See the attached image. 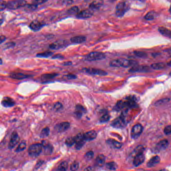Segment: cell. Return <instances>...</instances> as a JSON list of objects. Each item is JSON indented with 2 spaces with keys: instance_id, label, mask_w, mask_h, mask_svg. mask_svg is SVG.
<instances>
[{
  "instance_id": "obj_37",
  "label": "cell",
  "mask_w": 171,
  "mask_h": 171,
  "mask_svg": "<svg viewBox=\"0 0 171 171\" xmlns=\"http://www.w3.org/2000/svg\"><path fill=\"white\" fill-rule=\"evenodd\" d=\"M52 55H53V52H51V51H45V52H42V53L37 54L36 56L37 57L47 58L52 56Z\"/></svg>"
},
{
  "instance_id": "obj_20",
  "label": "cell",
  "mask_w": 171,
  "mask_h": 171,
  "mask_svg": "<svg viewBox=\"0 0 171 171\" xmlns=\"http://www.w3.org/2000/svg\"><path fill=\"white\" fill-rule=\"evenodd\" d=\"M169 145L168 141L167 140H162L158 142L155 147V151L160 152L162 150H164L168 147Z\"/></svg>"
},
{
  "instance_id": "obj_39",
  "label": "cell",
  "mask_w": 171,
  "mask_h": 171,
  "mask_svg": "<svg viewBox=\"0 0 171 171\" xmlns=\"http://www.w3.org/2000/svg\"><path fill=\"white\" fill-rule=\"evenodd\" d=\"M106 167L108 169L111 170H115L118 168V165L114 161H111L107 163L106 164Z\"/></svg>"
},
{
  "instance_id": "obj_47",
  "label": "cell",
  "mask_w": 171,
  "mask_h": 171,
  "mask_svg": "<svg viewBox=\"0 0 171 171\" xmlns=\"http://www.w3.org/2000/svg\"><path fill=\"white\" fill-rule=\"evenodd\" d=\"M169 100H170V99H161V100L157 101V102L156 103V105H157V106H160V105H161V104L165 103H167V102H168Z\"/></svg>"
},
{
  "instance_id": "obj_59",
  "label": "cell",
  "mask_w": 171,
  "mask_h": 171,
  "mask_svg": "<svg viewBox=\"0 0 171 171\" xmlns=\"http://www.w3.org/2000/svg\"><path fill=\"white\" fill-rule=\"evenodd\" d=\"M167 52H168V53L170 55V56H171V49L167 50Z\"/></svg>"
},
{
  "instance_id": "obj_14",
  "label": "cell",
  "mask_w": 171,
  "mask_h": 171,
  "mask_svg": "<svg viewBox=\"0 0 171 171\" xmlns=\"http://www.w3.org/2000/svg\"><path fill=\"white\" fill-rule=\"evenodd\" d=\"M136 98L134 96H129L126 97L125 102L126 108H133L136 106Z\"/></svg>"
},
{
  "instance_id": "obj_46",
  "label": "cell",
  "mask_w": 171,
  "mask_h": 171,
  "mask_svg": "<svg viewBox=\"0 0 171 171\" xmlns=\"http://www.w3.org/2000/svg\"><path fill=\"white\" fill-rule=\"evenodd\" d=\"M53 107L55 111H59L63 107V106H62L61 103L58 102V103H55V104H54Z\"/></svg>"
},
{
  "instance_id": "obj_64",
  "label": "cell",
  "mask_w": 171,
  "mask_h": 171,
  "mask_svg": "<svg viewBox=\"0 0 171 171\" xmlns=\"http://www.w3.org/2000/svg\"><path fill=\"white\" fill-rule=\"evenodd\" d=\"M141 1H142V0H141Z\"/></svg>"
},
{
  "instance_id": "obj_12",
  "label": "cell",
  "mask_w": 171,
  "mask_h": 171,
  "mask_svg": "<svg viewBox=\"0 0 171 171\" xmlns=\"http://www.w3.org/2000/svg\"><path fill=\"white\" fill-rule=\"evenodd\" d=\"M145 160V157L142 153L137 154L133 161V164L135 167H138L142 164Z\"/></svg>"
},
{
  "instance_id": "obj_38",
  "label": "cell",
  "mask_w": 171,
  "mask_h": 171,
  "mask_svg": "<svg viewBox=\"0 0 171 171\" xmlns=\"http://www.w3.org/2000/svg\"><path fill=\"white\" fill-rule=\"evenodd\" d=\"M26 142L25 141H23L20 143L19 145L17 146L16 149V152H22L26 149Z\"/></svg>"
},
{
  "instance_id": "obj_2",
  "label": "cell",
  "mask_w": 171,
  "mask_h": 171,
  "mask_svg": "<svg viewBox=\"0 0 171 171\" xmlns=\"http://www.w3.org/2000/svg\"><path fill=\"white\" fill-rule=\"evenodd\" d=\"M27 4L26 0H13L7 3V8L10 10H16L25 7Z\"/></svg>"
},
{
  "instance_id": "obj_43",
  "label": "cell",
  "mask_w": 171,
  "mask_h": 171,
  "mask_svg": "<svg viewBox=\"0 0 171 171\" xmlns=\"http://www.w3.org/2000/svg\"><path fill=\"white\" fill-rule=\"evenodd\" d=\"M134 55L140 58H146L147 56V54L145 52L140 51H135L134 52Z\"/></svg>"
},
{
  "instance_id": "obj_63",
  "label": "cell",
  "mask_w": 171,
  "mask_h": 171,
  "mask_svg": "<svg viewBox=\"0 0 171 171\" xmlns=\"http://www.w3.org/2000/svg\"><path fill=\"white\" fill-rule=\"evenodd\" d=\"M170 74V76H171V72L170 73V74Z\"/></svg>"
},
{
  "instance_id": "obj_16",
  "label": "cell",
  "mask_w": 171,
  "mask_h": 171,
  "mask_svg": "<svg viewBox=\"0 0 171 171\" xmlns=\"http://www.w3.org/2000/svg\"><path fill=\"white\" fill-rule=\"evenodd\" d=\"M70 123L68 122H63L56 125L55 130L58 133H62L67 130L70 127Z\"/></svg>"
},
{
  "instance_id": "obj_28",
  "label": "cell",
  "mask_w": 171,
  "mask_h": 171,
  "mask_svg": "<svg viewBox=\"0 0 171 171\" xmlns=\"http://www.w3.org/2000/svg\"><path fill=\"white\" fill-rule=\"evenodd\" d=\"M106 163V157L103 155H99L95 159L96 166L99 167H103Z\"/></svg>"
},
{
  "instance_id": "obj_53",
  "label": "cell",
  "mask_w": 171,
  "mask_h": 171,
  "mask_svg": "<svg viewBox=\"0 0 171 171\" xmlns=\"http://www.w3.org/2000/svg\"><path fill=\"white\" fill-rule=\"evenodd\" d=\"M15 45V43L14 42H9L7 44H5V47L7 48H12Z\"/></svg>"
},
{
  "instance_id": "obj_6",
  "label": "cell",
  "mask_w": 171,
  "mask_h": 171,
  "mask_svg": "<svg viewBox=\"0 0 171 171\" xmlns=\"http://www.w3.org/2000/svg\"><path fill=\"white\" fill-rule=\"evenodd\" d=\"M83 70L84 72L87 73L88 74L93 76H105L107 74V73L104 70L93 68H84L83 69Z\"/></svg>"
},
{
  "instance_id": "obj_29",
  "label": "cell",
  "mask_w": 171,
  "mask_h": 171,
  "mask_svg": "<svg viewBox=\"0 0 171 171\" xmlns=\"http://www.w3.org/2000/svg\"><path fill=\"white\" fill-rule=\"evenodd\" d=\"M159 32L165 37L171 39V30L164 27H160L158 28Z\"/></svg>"
},
{
  "instance_id": "obj_27",
  "label": "cell",
  "mask_w": 171,
  "mask_h": 171,
  "mask_svg": "<svg viewBox=\"0 0 171 171\" xmlns=\"http://www.w3.org/2000/svg\"><path fill=\"white\" fill-rule=\"evenodd\" d=\"M107 143L110 146H111L115 149H120L122 146V144L121 142H119L118 141H115L114 139H111V138H109L107 140Z\"/></svg>"
},
{
  "instance_id": "obj_45",
  "label": "cell",
  "mask_w": 171,
  "mask_h": 171,
  "mask_svg": "<svg viewBox=\"0 0 171 171\" xmlns=\"http://www.w3.org/2000/svg\"><path fill=\"white\" fill-rule=\"evenodd\" d=\"M93 156H94V153L93 151H89L85 154V157L88 160H91L92 158H93Z\"/></svg>"
},
{
  "instance_id": "obj_32",
  "label": "cell",
  "mask_w": 171,
  "mask_h": 171,
  "mask_svg": "<svg viewBox=\"0 0 171 171\" xmlns=\"http://www.w3.org/2000/svg\"><path fill=\"white\" fill-rule=\"evenodd\" d=\"M124 108H126L125 107V102L122 100H119L118 101V103H116L115 106L114 107V110L115 111H121V110H123Z\"/></svg>"
},
{
  "instance_id": "obj_11",
  "label": "cell",
  "mask_w": 171,
  "mask_h": 171,
  "mask_svg": "<svg viewBox=\"0 0 171 171\" xmlns=\"http://www.w3.org/2000/svg\"><path fill=\"white\" fill-rule=\"evenodd\" d=\"M19 137L18 134L16 131H14L12 134L11 138H10V142L9 144L8 147L10 149H12L15 147L18 144L19 142Z\"/></svg>"
},
{
  "instance_id": "obj_5",
  "label": "cell",
  "mask_w": 171,
  "mask_h": 171,
  "mask_svg": "<svg viewBox=\"0 0 171 171\" xmlns=\"http://www.w3.org/2000/svg\"><path fill=\"white\" fill-rule=\"evenodd\" d=\"M126 125V121L125 118L124 113L122 114L121 116L112 121L111 126L117 129H122L125 127Z\"/></svg>"
},
{
  "instance_id": "obj_58",
  "label": "cell",
  "mask_w": 171,
  "mask_h": 171,
  "mask_svg": "<svg viewBox=\"0 0 171 171\" xmlns=\"http://www.w3.org/2000/svg\"><path fill=\"white\" fill-rule=\"evenodd\" d=\"M93 170V169H91V167H88V168H87L86 169H84V170H88V171H89V170Z\"/></svg>"
},
{
  "instance_id": "obj_3",
  "label": "cell",
  "mask_w": 171,
  "mask_h": 171,
  "mask_svg": "<svg viewBox=\"0 0 171 171\" xmlns=\"http://www.w3.org/2000/svg\"><path fill=\"white\" fill-rule=\"evenodd\" d=\"M106 57V54L103 52H92L85 56V60L88 61H94L103 60Z\"/></svg>"
},
{
  "instance_id": "obj_15",
  "label": "cell",
  "mask_w": 171,
  "mask_h": 171,
  "mask_svg": "<svg viewBox=\"0 0 171 171\" xmlns=\"http://www.w3.org/2000/svg\"><path fill=\"white\" fill-rule=\"evenodd\" d=\"M150 68L146 66H134L129 70L130 72H146L149 71Z\"/></svg>"
},
{
  "instance_id": "obj_13",
  "label": "cell",
  "mask_w": 171,
  "mask_h": 171,
  "mask_svg": "<svg viewBox=\"0 0 171 171\" xmlns=\"http://www.w3.org/2000/svg\"><path fill=\"white\" fill-rule=\"evenodd\" d=\"M45 26L44 23L39 21H33L30 24L29 27L33 31H38Z\"/></svg>"
},
{
  "instance_id": "obj_17",
  "label": "cell",
  "mask_w": 171,
  "mask_h": 171,
  "mask_svg": "<svg viewBox=\"0 0 171 171\" xmlns=\"http://www.w3.org/2000/svg\"><path fill=\"white\" fill-rule=\"evenodd\" d=\"M67 45V43L66 41H59L51 44L49 47L51 49L57 50L60 48H64Z\"/></svg>"
},
{
  "instance_id": "obj_54",
  "label": "cell",
  "mask_w": 171,
  "mask_h": 171,
  "mask_svg": "<svg viewBox=\"0 0 171 171\" xmlns=\"http://www.w3.org/2000/svg\"><path fill=\"white\" fill-rule=\"evenodd\" d=\"M63 58H64V56L61 54H57V55L52 56V58L53 59H63Z\"/></svg>"
},
{
  "instance_id": "obj_9",
  "label": "cell",
  "mask_w": 171,
  "mask_h": 171,
  "mask_svg": "<svg viewBox=\"0 0 171 171\" xmlns=\"http://www.w3.org/2000/svg\"><path fill=\"white\" fill-rule=\"evenodd\" d=\"M76 138V149L77 150H80L85 144V140L84 138V134L80 133L77 134Z\"/></svg>"
},
{
  "instance_id": "obj_55",
  "label": "cell",
  "mask_w": 171,
  "mask_h": 171,
  "mask_svg": "<svg viewBox=\"0 0 171 171\" xmlns=\"http://www.w3.org/2000/svg\"><path fill=\"white\" fill-rule=\"evenodd\" d=\"M43 161H38V162L37 163V165H36L35 168L36 169H38L39 168V167H40V166L43 164Z\"/></svg>"
},
{
  "instance_id": "obj_30",
  "label": "cell",
  "mask_w": 171,
  "mask_h": 171,
  "mask_svg": "<svg viewBox=\"0 0 171 171\" xmlns=\"http://www.w3.org/2000/svg\"><path fill=\"white\" fill-rule=\"evenodd\" d=\"M166 66V64L160 62V63H154L151 65V68L155 70H161V69H164Z\"/></svg>"
},
{
  "instance_id": "obj_56",
  "label": "cell",
  "mask_w": 171,
  "mask_h": 171,
  "mask_svg": "<svg viewBox=\"0 0 171 171\" xmlns=\"http://www.w3.org/2000/svg\"><path fill=\"white\" fill-rule=\"evenodd\" d=\"M6 40V37L5 36H1V39H0V40H1V44H2Z\"/></svg>"
},
{
  "instance_id": "obj_21",
  "label": "cell",
  "mask_w": 171,
  "mask_h": 171,
  "mask_svg": "<svg viewBox=\"0 0 171 171\" xmlns=\"http://www.w3.org/2000/svg\"><path fill=\"white\" fill-rule=\"evenodd\" d=\"M97 137V133L95 130H90L84 134V138L86 141H91L95 140Z\"/></svg>"
},
{
  "instance_id": "obj_50",
  "label": "cell",
  "mask_w": 171,
  "mask_h": 171,
  "mask_svg": "<svg viewBox=\"0 0 171 171\" xmlns=\"http://www.w3.org/2000/svg\"><path fill=\"white\" fill-rule=\"evenodd\" d=\"M63 4L65 5H69L73 3V0H62Z\"/></svg>"
},
{
  "instance_id": "obj_33",
  "label": "cell",
  "mask_w": 171,
  "mask_h": 171,
  "mask_svg": "<svg viewBox=\"0 0 171 171\" xmlns=\"http://www.w3.org/2000/svg\"><path fill=\"white\" fill-rule=\"evenodd\" d=\"M76 138L74 137H69L66 140L65 144L67 146L70 147L72 146L73 145L76 144Z\"/></svg>"
},
{
  "instance_id": "obj_24",
  "label": "cell",
  "mask_w": 171,
  "mask_h": 171,
  "mask_svg": "<svg viewBox=\"0 0 171 171\" xmlns=\"http://www.w3.org/2000/svg\"><path fill=\"white\" fill-rule=\"evenodd\" d=\"M103 4V0H96L92 2L89 5V9L91 10H97L100 8V7Z\"/></svg>"
},
{
  "instance_id": "obj_31",
  "label": "cell",
  "mask_w": 171,
  "mask_h": 171,
  "mask_svg": "<svg viewBox=\"0 0 171 171\" xmlns=\"http://www.w3.org/2000/svg\"><path fill=\"white\" fill-rule=\"evenodd\" d=\"M157 15V13L155 11H150L145 16V19L146 20H152L156 18Z\"/></svg>"
},
{
  "instance_id": "obj_40",
  "label": "cell",
  "mask_w": 171,
  "mask_h": 171,
  "mask_svg": "<svg viewBox=\"0 0 171 171\" xmlns=\"http://www.w3.org/2000/svg\"><path fill=\"white\" fill-rule=\"evenodd\" d=\"M68 168V163L67 161H64L62 162L58 167V170L59 171H66Z\"/></svg>"
},
{
  "instance_id": "obj_26",
  "label": "cell",
  "mask_w": 171,
  "mask_h": 171,
  "mask_svg": "<svg viewBox=\"0 0 171 171\" xmlns=\"http://www.w3.org/2000/svg\"><path fill=\"white\" fill-rule=\"evenodd\" d=\"M160 161V157L159 156H156L152 157L150 160L148 161L147 166L149 168H153L157 166Z\"/></svg>"
},
{
  "instance_id": "obj_42",
  "label": "cell",
  "mask_w": 171,
  "mask_h": 171,
  "mask_svg": "<svg viewBox=\"0 0 171 171\" xmlns=\"http://www.w3.org/2000/svg\"><path fill=\"white\" fill-rule=\"evenodd\" d=\"M110 119V115L107 114H104L100 118L99 121L101 123H104L109 121Z\"/></svg>"
},
{
  "instance_id": "obj_34",
  "label": "cell",
  "mask_w": 171,
  "mask_h": 171,
  "mask_svg": "<svg viewBox=\"0 0 171 171\" xmlns=\"http://www.w3.org/2000/svg\"><path fill=\"white\" fill-rule=\"evenodd\" d=\"M50 129L48 127H45L41 130L40 136L41 138H45L49 135Z\"/></svg>"
},
{
  "instance_id": "obj_10",
  "label": "cell",
  "mask_w": 171,
  "mask_h": 171,
  "mask_svg": "<svg viewBox=\"0 0 171 171\" xmlns=\"http://www.w3.org/2000/svg\"><path fill=\"white\" fill-rule=\"evenodd\" d=\"M93 15V10L91 9L82 10L76 15V17L78 19H87L91 18Z\"/></svg>"
},
{
  "instance_id": "obj_8",
  "label": "cell",
  "mask_w": 171,
  "mask_h": 171,
  "mask_svg": "<svg viewBox=\"0 0 171 171\" xmlns=\"http://www.w3.org/2000/svg\"><path fill=\"white\" fill-rule=\"evenodd\" d=\"M119 62V67H122L126 68V67L134 66L138 64V62L135 60H127L126 59H118Z\"/></svg>"
},
{
  "instance_id": "obj_36",
  "label": "cell",
  "mask_w": 171,
  "mask_h": 171,
  "mask_svg": "<svg viewBox=\"0 0 171 171\" xmlns=\"http://www.w3.org/2000/svg\"><path fill=\"white\" fill-rule=\"evenodd\" d=\"M57 73H49V74H43L41 78L42 80H49L53 79L57 76Z\"/></svg>"
},
{
  "instance_id": "obj_61",
  "label": "cell",
  "mask_w": 171,
  "mask_h": 171,
  "mask_svg": "<svg viewBox=\"0 0 171 171\" xmlns=\"http://www.w3.org/2000/svg\"><path fill=\"white\" fill-rule=\"evenodd\" d=\"M169 12H170V13L171 14V6H170V9H169Z\"/></svg>"
},
{
  "instance_id": "obj_22",
  "label": "cell",
  "mask_w": 171,
  "mask_h": 171,
  "mask_svg": "<svg viewBox=\"0 0 171 171\" xmlns=\"http://www.w3.org/2000/svg\"><path fill=\"white\" fill-rule=\"evenodd\" d=\"M86 40V37L84 36H76L74 37H72L70 39L71 42L74 44H80L84 42Z\"/></svg>"
},
{
  "instance_id": "obj_35",
  "label": "cell",
  "mask_w": 171,
  "mask_h": 171,
  "mask_svg": "<svg viewBox=\"0 0 171 171\" xmlns=\"http://www.w3.org/2000/svg\"><path fill=\"white\" fill-rule=\"evenodd\" d=\"M67 12L70 15H76L80 12V9L77 6H73L69 9L68 10H67Z\"/></svg>"
},
{
  "instance_id": "obj_7",
  "label": "cell",
  "mask_w": 171,
  "mask_h": 171,
  "mask_svg": "<svg viewBox=\"0 0 171 171\" xmlns=\"http://www.w3.org/2000/svg\"><path fill=\"white\" fill-rule=\"evenodd\" d=\"M143 130L142 126L141 124L138 123L134 125L131 129V137L133 139H137L142 134Z\"/></svg>"
},
{
  "instance_id": "obj_60",
  "label": "cell",
  "mask_w": 171,
  "mask_h": 171,
  "mask_svg": "<svg viewBox=\"0 0 171 171\" xmlns=\"http://www.w3.org/2000/svg\"><path fill=\"white\" fill-rule=\"evenodd\" d=\"M167 65L169 66H171V60L170 62H169L167 64Z\"/></svg>"
},
{
  "instance_id": "obj_49",
  "label": "cell",
  "mask_w": 171,
  "mask_h": 171,
  "mask_svg": "<svg viewBox=\"0 0 171 171\" xmlns=\"http://www.w3.org/2000/svg\"><path fill=\"white\" fill-rule=\"evenodd\" d=\"M48 0H34L33 1V4L36 5H39L42 4L44 3H46V2L48 1Z\"/></svg>"
},
{
  "instance_id": "obj_48",
  "label": "cell",
  "mask_w": 171,
  "mask_h": 171,
  "mask_svg": "<svg viewBox=\"0 0 171 171\" xmlns=\"http://www.w3.org/2000/svg\"><path fill=\"white\" fill-rule=\"evenodd\" d=\"M165 134H166V135H169V134H171V125L170 126H168L165 127L164 129Z\"/></svg>"
},
{
  "instance_id": "obj_23",
  "label": "cell",
  "mask_w": 171,
  "mask_h": 171,
  "mask_svg": "<svg viewBox=\"0 0 171 171\" xmlns=\"http://www.w3.org/2000/svg\"><path fill=\"white\" fill-rule=\"evenodd\" d=\"M2 105L5 107H10L15 105V102L10 97H5L2 101Z\"/></svg>"
},
{
  "instance_id": "obj_62",
  "label": "cell",
  "mask_w": 171,
  "mask_h": 171,
  "mask_svg": "<svg viewBox=\"0 0 171 171\" xmlns=\"http://www.w3.org/2000/svg\"><path fill=\"white\" fill-rule=\"evenodd\" d=\"M1 64H2V59H1Z\"/></svg>"
},
{
  "instance_id": "obj_57",
  "label": "cell",
  "mask_w": 171,
  "mask_h": 171,
  "mask_svg": "<svg viewBox=\"0 0 171 171\" xmlns=\"http://www.w3.org/2000/svg\"><path fill=\"white\" fill-rule=\"evenodd\" d=\"M71 64H72V62L70 61L65 62L63 63V65L65 66L70 65Z\"/></svg>"
},
{
  "instance_id": "obj_41",
  "label": "cell",
  "mask_w": 171,
  "mask_h": 171,
  "mask_svg": "<svg viewBox=\"0 0 171 171\" xmlns=\"http://www.w3.org/2000/svg\"><path fill=\"white\" fill-rule=\"evenodd\" d=\"M38 7V6L36 5L32 4H27L25 6V9L27 11H33L36 10Z\"/></svg>"
},
{
  "instance_id": "obj_1",
  "label": "cell",
  "mask_w": 171,
  "mask_h": 171,
  "mask_svg": "<svg viewBox=\"0 0 171 171\" xmlns=\"http://www.w3.org/2000/svg\"><path fill=\"white\" fill-rule=\"evenodd\" d=\"M130 5L127 1H123L118 3L116 6L115 14L118 17H121L125 15L126 12L129 11Z\"/></svg>"
},
{
  "instance_id": "obj_44",
  "label": "cell",
  "mask_w": 171,
  "mask_h": 171,
  "mask_svg": "<svg viewBox=\"0 0 171 171\" xmlns=\"http://www.w3.org/2000/svg\"><path fill=\"white\" fill-rule=\"evenodd\" d=\"M80 164L78 161H75L73 162L70 166V169L71 171H77L79 169Z\"/></svg>"
},
{
  "instance_id": "obj_4",
  "label": "cell",
  "mask_w": 171,
  "mask_h": 171,
  "mask_svg": "<svg viewBox=\"0 0 171 171\" xmlns=\"http://www.w3.org/2000/svg\"><path fill=\"white\" fill-rule=\"evenodd\" d=\"M42 144H35L31 145L28 149V153L32 157H36L40 155L42 151Z\"/></svg>"
},
{
  "instance_id": "obj_51",
  "label": "cell",
  "mask_w": 171,
  "mask_h": 171,
  "mask_svg": "<svg viewBox=\"0 0 171 171\" xmlns=\"http://www.w3.org/2000/svg\"><path fill=\"white\" fill-rule=\"evenodd\" d=\"M1 11H3L5 10L7 8V3H5L4 2L1 1Z\"/></svg>"
},
{
  "instance_id": "obj_18",
  "label": "cell",
  "mask_w": 171,
  "mask_h": 171,
  "mask_svg": "<svg viewBox=\"0 0 171 171\" xmlns=\"http://www.w3.org/2000/svg\"><path fill=\"white\" fill-rule=\"evenodd\" d=\"M43 149L44 150V154L45 155H50L53 151V147L51 144L46 141H43L42 143Z\"/></svg>"
},
{
  "instance_id": "obj_19",
  "label": "cell",
  "mask_w": 171,
  "mask_h": 171,
  "mask_svg": "<svg viewBox=\"0 0 171 171\" xmlns=\"http://www.w3.org/2000/svg\"><path fill=\"white\" fill-rule=\"evenodd\" d=\"M86 112V110L84 107H83L82 105L78 104H77L76 107V110L74 114L76 116L77 118L80 119L83 115V114H85Z\"/></svg>"
},
{
  "instance_id": "obj_25",
  "label": "cell",
  "mask_w": 171,
  "mask_h": 171,
  "mask_svg": "<svg viewBox=\"0 0 171 171\" xmlns=\"http://www.w3.org/2000/svg\"><path fill=\"white\" fill-rule=\"evenodd\" d=\"M10 77L11 78L15 79V80H22L29 78L30 77H31V76L27 75V74H24L22 73H13L11 74Z\"/></svg>"
},
{
  "instance_id": "obj_52",
  "label": "cell",
  "mask_w": 171,
  "mask_h": 171,
  "mask_svg": "<svg viewBox=\"0 0 171 171\" xmlns=\"http://www.w3.org/2000/svg\"><path fill=\"white\" fill-rule=\"evenodd\" d=\"M66 76L67 77V79H68V80H75L77 78V76L74 75V74H68Z\"/></svg>"
}]
</instances>
